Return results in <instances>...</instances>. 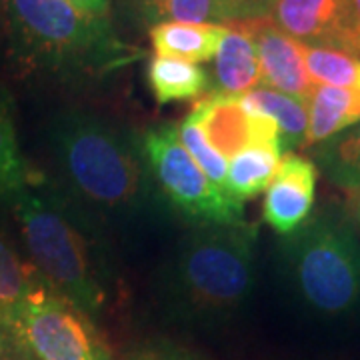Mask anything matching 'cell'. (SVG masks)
<instances>
[{"label": "cell", "instance_id": "7a4b0ae2", "mask_svg": "<svg viewBox=\"0 0 360 360\" xmlns=\"http://www.w3.org/2000/svg\"><path fill=\"white\" fill-rule=\"evenodd\" d=\"M54 150L72 191L90 206L124 212L142 194L141 155L98 116L70 110L54 122Z\"/></svg>", "mask_w": 360, "mask_h": 360}, {"label": "cell", "instance_id": "7402d4cb", "mask_svg": "<svg viewBox=\"0 0 360 360\" xmlns=\"http://www.w3.org/2000/svg\"><path fill=\"white\" fill-rule=\"evenodd\" d=\"M302 54L314 84L360 90V56L314 46H302Z\"/></svg>", "mask_w": 360, "mask_h": 360}, {"label": "cell", "instance_id": "9a60e30c", "mask_svg": "<svg viewBox=\"0 0 360 360\" xmlns=\"http://www.w3.org/2000/svg\"><path fill=\"white\" fill-rule=\"evenodd\" d=\"M150 42L156 56L176 58L184 63H206L220 49L226 25H188L162 22L150 26Z\"/></svg>", "mask_w": 360, "mask_h": 360}, {"label": "cell", "instance_id": "7c38bea8", "mask_svg": "<svg viewBox=\"0 0 360 360\" xmlns=\"http://www.w3.org/2000/svg\"><path fill=\"white\" fill-rule=\"evenodd\" d=\"M37 274L0 238V360H30L18 347V321Z\"/></svg>", "mask_w": 360, "mask_h": 360}, {"label": "cell", "instance_id": "83f0119b", "mask_svg": "<svg viewBox=\"0 0 360 360\" xmlns=\"http://www.w3.org/2000/svg\"><path fill=\"white\" fill-rule=\"evenodd\" d=\"M4 8H6V0H0V16H4Z\"/></svg>", "mask_w": 360, "mask_h": 360}, {"label": "cell", "instance_id": "4fadbf2b", "mask_svg": "<svg viewBox=\"0 0 360 360\" xmlns=\"http://www.w3.org/2000/svg\"><path fill=\"white\" fill-rule=\"evenodd\" d=\"M260 84L257 46L245 28L226 25V34L214 54V94L243 96Z\"/></svg>", "mask_w": 360, "mask_h": 360}, {"label": "cell", "instance_id": "6da1fadb", "mask_svg": "<svg viewBox=\"0 0 360 360\" xmlns=\"http://www.w3.org/2000/svg\"><path fill=\"white\" fill-rule=\"evenodd\" d=\"M14 60L26 72L63 80H98L142 58L108 18L77 11L66 0H6Z\"/></svg>", "mask_w": 360, "mask_h": 360}, {"label": "cell", "instance_id": "5bb4252c", "mask_svg": "<svg viewBox=\"0 0 360 360\" xmlns=\"http://www.w3.org/2000/svg\"><path fill=\"white\" fill-rule=\"evenodd\" d=\"M360 122V90L316 84L309 98L304 146H319Z\"/></svg>", "mask_w": 360, "mask_h": 360}, {"label": "cell", "instance_id": "484cf974", "mask_svg": "<svg viewBox=\"0 0 360 360\" xmlns=\"http://www.w3.org/2000/svg\"><path fill=\"white\" fill-rule=\"evenodd\" d=\"M66 2L72 4L80 13L98 16V18H108V13H110V0H66Z\"/></svg>", "mask_w": 360, "mask_h": 360}, {"label": "cell", "instance_id": "9c48e42d", "mask_svg": "<svg viewBox=\"0 0 360 360\" xmlns=\"http://www.w3.org/2000/svg\"><path fill=\"white\" fill-rule=\"evenodd\" d=\"M188 118L224 158H234L250 146H274L283 153L276 122L246 106L243 96L210 92L196 101Z\"/></svg>", "mask_w": 360, "mask_h": 360}, {"label": "cell", "instance_id": "e0dca14e", "mask_svg": "<svg viewBox=\"0 0 360 360\" xmlns=\"http://www.w3.org/2000/svg\"><path fill=\"white\" fill-rule=\"evenodd\" d=\"M146 80L158 104L200 98L210 86L208 75L202 66L162 56H155L148 63Z\"/></svg>", "mask_w": 360, "mask_h": 360}, {"label": "cell", "instance_id": "d6986e66", "mask_svg": "<svg viewBox=\"0 0 360 360\" xmlns=\"http://www.w3.org/2000/svg\"><path fill=\"white\" fill-rule=\"evenodd\" d=\"M314 165L336 186L360 191V122L314 146Z\"/></svg>", "mask_w": 360, "mask_h": 360}, {"label": "cell", "instance_id": "3957f363", "mask_svg": "<svg viewBox=\"0 0 360 360\" xmlns=\"http://www.w3.org/2000/svg\"><path fill=\"white\" fill-rule=\"evenodd\" d=\"M284 258L309 307L326 314L360 307V243L342 212L322 208L310 214L286 236Z\"/></svg>", "mask_w": 360, "mask_h": 360}, {"label": "cell", "instance_id": "ba28073f", "mask_svg": "<svg viewBox=\"0 0 360 360\" xmlns=\"http://www.w3.org/2000/svg\"><path fill=\"white\" fill-rule=\"evenodd\" d=\"M269 18L302 46L360 56V25L350 0H274Z\"/></svg>", "mask_w": 360, "mask_h": 360}, {"label": "cell", "instance_id": "cb8c5ba5", "mask_svg": "<svg viewBox=\"0 0 360 360\" xmlns=\"http://www.w3.org/2000/svg\"><path fill=\"white\" fill-rule=\"evenodd\" d=\"M229 22H246L257 18H269L274 0H219Z\"/></svg>", "mask_w": 360, "mask_h": 360}, {"label": "cell", "instance_id": "8fae6325", "mask_svg": "<svg viewBox=\"0 0 360 360\" xmlns=\"http://www.w3.org/2000/svg\"><path fill=\"white\" fill-rule=\"evenodd\" d=\"M316 180L319 167L314 160L296 153L283 155L262 206L264 222L272 231L288 236L309 219L316 196Z\"/></svg>", "mask_w": 360, "mask_h": 360}, {"label": "cell", "instance_id": "44dd1931", "mask_svg": "<svg viewBox=\"0 0 360 360\" xmlns=\"http://www.w3.org/2000/svg\"><path fill=\"white\" fill-rule=\"evenodd\" d=\"M146 25L188 22V25H226L219 0H132Z\"/></svg>", "mask_w": 360, "mask_h": 360}, {"label": "cell", "instance_id": "603a6c76", "mask_svg": "<svg viewBox=\"0 0 360 360\" xmlns=\"http://www.w3.org/2000/svg\"><path fill=\"white\" fill-rule=\"evenodd\" d=\"M176 134H179L180 144L193 156V160L205 172L206 179L226 193V170H229L226 158L210 146V142L206 141V136L202 134V130L196 127V122L186 116L182 122L176 124Z\"/></svg>", "mask_w": 360, "mask_h": 360}, {"label": "cell", "instance_id": "2e32d148", "mask_svg": "<svg viewBox=\"0 0 360 360\" xmlns=\"http://www.w3.org/2000/svg\"><path fill=\"white\" fill-rule=\"evenodd\" d=\"M246 106L270 116L281 130L283 155L304 146L309 130V101L296 98L278 90L258 86L243 94Z\"/></svg>", "mask_w": 360, "mask_h": 360}, {"label": "cell", "instance_id": "d4e9b609", "mask_svg": "<svg viewBox=\"0 0 360 360\" xmlns=\"http://www.w3.org/2000/svg\"><path fill=\"white\" fill-rule=\"evenodd\" d=\"M130 360H193L172 347H146L136 350Z\"/></svg>", "mask_w": 360, "mask_h": 360}, {"label": "cell", "instance_id": "5b68a950", "mask_svg": "<svg viewBox=\"0 0 360 360\" xmlns=\"http://www.w3.org/2000/svg\"><path fill=\"white\" fill-rule=\"evenodd\" d=\"M257 229L252 224L200 222L182 238L174 262L179 295L200 312H231L255 281Z\"/></svg>", "mask_w": 360, "mask_h": 360}, {"label": "cell", "instance_id": "30bf717a", "mask_svg": "<svg viewBox=\"0 0 360 360\" xmlns=\"http://www.w3.org/2000/svg\"><path fill=\"white\" fill-rule=\"evenodd\" d=\"M236 25L245 28L257 46L260 84L309 101L316 84L312 82L304 65L302 44L284 34L270 18H257Z\"/></svg>", "mask_w": 360, "mask_h": 360}, {"label": "cell", "instance_id": "ac0fdd59", "mask_svg": "<svg viewBox=\"0 0 360 360\" xmlns=\"http://www.w3.org/2000/svg\"><path fill=\"white\" fill-rule=\"evenodd\" d=\"M283 153L274 146H250L232 158L226 170V193L238 202L264 193L274 179Z\"/></svg>", "mask_w": 360, "mask_h": 360}, {"label": "cell", "instance_id": "ffe728a7", "mask_svg": "<svg viewBox=\"0 0 360 360\" xmlns=\"http://www.w3.org/2000/svg\"><path fill=\"white\" fill-rule=\"evenodd\" d=\"M28 184L30 172L16 139L13 98L0 84V198H16Z\"/></svg>", "mask_w": 360, "mask_h": 360}, {"label": "cell", "instance_id": "f1b7e54d", "mask_svg": "<svg viewBox=\"0 0 360 360\" xmlns=\"http://www.w3.org/2000/svg\"><path fill=\"white\" fill-rule=\"evenodd\" d=\"M356 219H359V224H360V196H359V200H356Z\"/></svg>", "mask_w": 360, "mask_h": 360}, {"label": "cell", "instance_id": "4316f807", "mask_svg": "<svg viewBox=\"0 0 360 360\" xmlns=\"http://www.w3.org/2000/svg\"><path fill=\"white\" fill-rule=\"evenodd\" d=\"M350 2H352V11H354V16L360 25V0H350Z\"/></svg>", "mask_w": 360, "mask_h": 360}, {"label": "cell", "instance_id": "277c9868", "mask_svg": "<svg viewBox=\"0 0 360 360\" xmlns=\"http://www.w3.org/2000/svg\"><path fill=\"white\" fill-rule=\"evenodd\" d=\"M13 200L14 217L40 276L78 310L98 316L106 295L84 234L49 196L26 188Z\"/></svg>", "mask_w": 360, "mask_h": 360}, {"label": "cell", "instance_id": "52a82bcc", "mask_svg": "<svg viewBox=\"0 0 360 360\" xmlns=\"http://www.w3.org/2000/svg\"><path fill=\"white\" fill-rule=\"evenodd\" d=\"M18 347L30 360H115L89 314L37 274L18 321Z\"/></svg>", "mask_w": 360, "mask_h": 360}, {"label": "cell", "instance_id": "8992f818", "mask_svg": "<svg viewBox=\"0 0 360 360\" xmlns=\"http://www.w3.org/2000/svg\"><path fill=\"white\" fill-rule=\"evenodd\" d=\"M141 160L162 194L186 217L214 224L245 222L243 202L220 191L180 144L176 124H158L141 136Z\"/></svg>", "mask_w": 360, "mask_h": 360}]
</instances>
